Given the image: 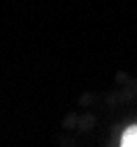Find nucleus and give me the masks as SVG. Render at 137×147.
<instances>
[{
    "label": "nucleus",
    "mask_w": 137,
    "mask_h": 147,
    "mask_svg": "<svg viewBox=\"0 0 137 147\" xmlns=\"http://www.w3.org/2000/svg\"><path fill=\"white\" fill-rule=\"evenodd\" d=\"M121 147H137V125H131L121 135Z\"/></svg>",
    "instance_id": "1"
}]
</instances>
